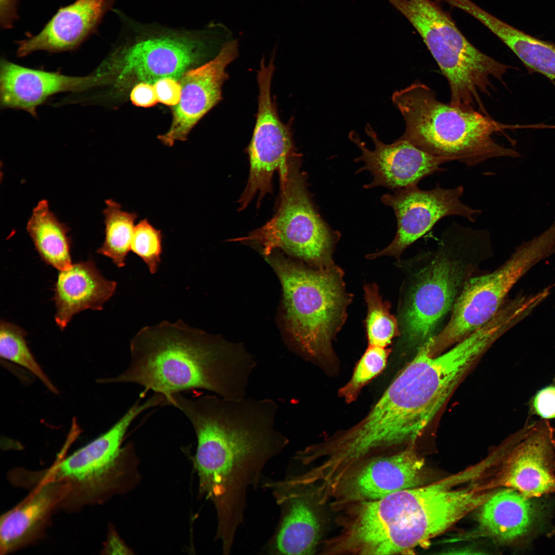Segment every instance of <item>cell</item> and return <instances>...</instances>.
<instances>
[{"label":"cell","instance_id":"6","mask_svg":"<svg viewBox=\"0 0 555 555\" xmlns=\"http://www.w3.org/2000/svg\"><path fill=\"white\" fill-rule=\"evenodd\" d=\"M117 12L122 22L121 42L95 72L111 94L163 78L179 80L213 47L224 42L218 23L198 30L178 29L142 24Z\"/></svg>","mask_w":555,"mask_h":555},{"label":"cell","instance_id":"35","mask_svg":"<svg viewBox=\"0 0 555 555\" xmlns=\"http://www.w3.org/2000/svg\"><path fill=\"white\" fill-rule=\"evenodd\" d=\"M106 553L108 554H127L128 549L120 540L117 535L114 533H111L106 541V545L103 549Z\"/></svg>","mask_w":555,"mask_h":555},{"label":"cell","instance_id":"22","mask_svg":"<svg viewBox=\"0 0 555 555\" xmlns=\"http://www.w3.org/2000/svg\"><path fill=\"white\" fill-rule=\"evenodd\" d=\"M117 284L105 278L91 260L60 271L53 300L55 322L63 330L75 314L86 309L100 310L115 293Z\"/></svg>","mask_w":555,"mask_h":555},{"label":"cell","instance_id":"21","mask_svg":"<svg viewBox=\"0 0 555 555\" xmlns=\"http://www.w3.org/2000/svg\"><path fill=\"white\" fill-rule=\"evenodd\" d=\"M113 3L114 0H76L61 8L38 33L17 42V56L77 48L96 31Z\"/></svg>","mask_w":555,"mask_h":555},{"label":"cell","instance_id":"16","mask_svg":"<svg viewBox=\"0 0 555 555\" xmlns=\"http://www.w3.org/2000/svg\"><path fill=\"white\" fill-rule=\"evenodd\" d=\"M237 54L238 43L232 39L210 61L183 74L179 80L180 100L173 106L171 124L158 137L163 144L172 146L177 141L186 140L193 127L221 100L226 68Z\"/></svg>","mask_w":555,"mask_h":555},{"label":"cell","instance_id":"11","mask_svg":"<svg viewBox=\"0 0 555 555\" xmlns=\"http://www.w3.org/2000/svg\"><path fill=\"white\" fill-rule=\"evenodd\" d=\"M142 412L141 405L134 404L106 432L49 468L37 470L38 479L65 483L67 499L78 507L102 503L113 486L124 435Z\"/></svg>","mask_w":555,"mask_h":555},{"label":"cell","instance_id":"12","mask_svg":"<svg viewBox=\"0 0 555 555\" xmlns=\"http://www.w3.org/2000/svg\"><path fill=\"white\" fill-rule=\"evenodd\" d=\"M274 70L272 60L261 62L257 75L258 109L250 143L247 147L249 175L238 202V210L246 208L257 194V206L272 191V179L275 171L287 166L290 158L297 153L288 124L280 119L271 96V81Z\"/></svg>","mask_w":555,"mask_h":555},{"label":"cell","instance_id":"20","mask_svg":"<svg viewBox=\"0 0 555 555\" xmlns=\"http://www.w3.org/2000/svg\"><path fill=\"white\" fill-rule=\"evenodd\" d=\"M21 502L4 513L0 520V553H13L43 539L53 514L60 510L68 492L58 480L41 482Z\"/></svg>","mask_w":555,"mask_h":555},{"label":"cell","instance_id":"27","mask_svg":"<svg viewBox=\"0 0 555 555\" xmlns=\"http://www.w3.org/2000/svg\"><path fill=\"white\" fill-rule=\"evenodd\" d=\"M364 291L367 306L365 325L369 345L386 347L400 335L397 319L390 313V303L383 301L376 284H366Z\"/></svg>","mask_w":555,"mask_h":555},{"label":"cell","instance_id":"9","mask_svg":"<svg viewBox=\"0 0 555 555\" xmlns=\"http://www.w3.org/2000/svg\"><path fill=\"white\" fill-rule=\"evenodd\" d=\"M300 158L298 153L291 157L286 169L279 173L280 194L272 218L234 240L260 246L266 256L280 249L324 268L334 264L332 255L340 234L327 225L313 204Z\"/></svg>","mask_w":555,"mask_h":555},{"label":"cell","instance_id":"10","mask_svg":"<svg viewBox=\"0 0 555 555\" xmlns=\"http://www.w3.org/2000/svg\"><path fill=\"white\" fill-rule=\"evenodd\" d=\"M549 256L547 249L534 240L519 248L493 271L471 278L457 298L448 322L428 342L430 353L436 355L443 352L488 322L518 281Z\"/></svg>","mask_w":555,"mask_h":555},{"label":"cell","instance_id":"25","mask_svg":"<svg viewBox=\"0 0 555 555\" xmlns=\"http://www.w3.org/2000/svg\"><path fill=\"white\" fill-rule=\"evenodd\" d=\"M483 24L530 69L555 80V45L541 40L488 14Z\"/></svg>","mask_w":555,"mask_h":555},{"label":"cell","instance_id":"13","mask_svg":"<svg viewBox=\"0 0 555 555\" xmlns=\"http://www.w3.org/2000/svg\"><path fill=\"white\" fill-rule=\"evenodd\" d=\"M464 193L461 186L448 189L437 185L432 189L424 190L415 185L383 195L381 202L391 207L396 216L397 232L387 247L367 255V258L389 256L399 258L408 247L447 216H459L474 223L482 211L462 202L460 199Z\"/></svg>","mask_w":555,"mask_h":555},{"label":"cell","instance_id":"23","mask_svg":"<svg viewBox=\"0 0 555 555\" xmlns=\"http://www.w3.org/2000/svg\"><path fill=\"white\" fill-rule=\"evenodd\" d=\"M535 498L511 488H497L480 506V529L503 543L523 538L532 529L540 516Z\"/></svg>","mask_w":555,"mask_h":555},{"label":"cell","instance_id":"7","mask_svg":"<svg viewBox=\"0 0 555 555\" xmlns=\"http://www.w3.org/2000/svg\"><path fill=\"white\" fill-rule=\"evenodd\" d=\"M282 286L284 320L291 342L316 362L334 358L332 341L346 318L351 297L335 264L309 269L276 254L266 256Z\"/></svg>","mask_w":555,"mask_h":555},{"label":"cell","instance_id":"33","mask_svg":"<svg viewBox=\"0 0 555 555\" xmlns=\"http://www.w3.org/2000/svg\"><path fill=\"white\" fill-rule=\"evenodd\" d=\"M130 96L133 104L139 107H149L159 102L154 84H136L132 88Z\"/></svg>","mask_w":555,"mask_h":555},{"label":"cell","instance_id":"18","mask_svg":"<svg viewBox=\"0 0 555 555\" xmlns=\"http://www.w3.org/2000/svg\"><path fill=\"white\" fill-rule=\"evenodd\" d=\"M94 72L76 77L22 66L2 58L0 63V105L37 115V108L54 95L80 92L101 87Z\"/></svg>","mask_w":555,"mask_h":555},{"label":"cell","instance_id":"34","mask_svg":"<svg viewBox=\"0 0 555 555\" xmlns=\"http://www.w3.org/2000/svg\"><path fill=\"white\" fill-rule=\"evenodd\" d=\"M17 0H0V23L4 29L12 27L17 19Z\"/></svg>","mask_w":555,"mask_h":555},{"label":"cell","instance_id":"30","mask_svg":"<svg viewBox=\"0 0 555 555\" xmlns=\"http://www.w3.org/2000/svg\"><path fill=\"white\" fill-rule=\"evenodd\" d=\"M162 234L146 218L135 226L131 250L146 265L150 272L155 274L161 263L162 252Z\"/></svg>","mask_w":555,"mask_h":555},{"label":"cell","instance_id":"19","mask_svg":"<svg viewBox=\"0 0 555 555\" xmlns=\"http://www.w3.org/2000/svg\"><path fill=\"white\" fill-rule=\"evenodd\" d=\"M423 466V458L410 446L399 453L371 459L351 473L337 490L345 503L379 499L419 486Z\"/></svg>","mask_w":555,"mask_h":555},{"label":"cell","instance_id":"4","mask_svg":"<svg viewBox=\"0 0 555 555\" xmlns=\"http://www.w3.org/2000/svg\"><path fill=\"white\" fill-rule=\"evenodd\" d=\"M492 255L488 230L453 221L436 247L408 260L397 320L409 347L416 351L442 329L466 283Z\"/></svg>","mask_w":555,"mask_h":555},{"label":"cell","instance_id":"1","mask_svg":"<svg viewBox=\"0 0 555 555\" xmlns=\"http://www.w3.org/2000/svg\"><path fill=\"white\" fill-rule=\"evenodd\" d=\"M184 415L197 437L200 490L215 507L217 538L229 554L244 521L249 489L289 440L275 427V410L258 399L212 397L190 405Z\"/></svg>","mask_w":555,"mask_h":555},{"label":"cell","instance_id":"14","mask_svg":"<svg viewBox=\"0 0 555 555\" xmlns=\"http://www.w3.org/2000/svg\"><path fill=\"white\" fill-rule=\"evenodd\" d=\"M554 431L548 420L529 416L524 427L509 438L497 486L534 498L554 493Z\"/></svg>","mask_w":555,"mask_h":555},{"label":"cell","instance_id":"17","mask_svg":"<svg viewBox=\"0 0 555 555\" xmlns=\"http://www.w3.org/2000/svg\"><path fill=\"white\" fill-rule=\"evenodd\" d=\"M272 487L281 514L268 551L280 554H312L321 536V525L314 508L318 501L299 475L268 485Z\"/></svg>","mask_w":555,"mask_h":555},{"label":"cell","instance_id":"32","mask_svg":"<svg viewBox=\"0 0 555 555\" xmlns=\"http://www.w3.org/2000/svg\"><path fill=\"white\" fill-rule=\"evenodd\" d=\"M159 102L175 106L180 100L181 88L179 80L163 78L154 83Z\"/></svg>","mask_w":555,"mask_h":555},{"label":"cell","instance_id":"8","mask_svg":"<svg viewBox=\"0 0 555 555\" xmlns=\"http://www.w3.org/2000/svg\"><path fill=\"white\" fill-rule=\"evenodd\" d=\"M422 39L448 83L449 104L462 110L485 112L482 95L489 96L493 78L502 81L509 66L482 52L432 0H391Z\"/></svg>","mask_w":555,"mask_h":555},{"label":"cell","instance_id":"26","mask_svg":"<svg viewBox=\"0 0 555 555\" xmlns=\"http://www.w3.org/2000/svg\"><path fill=\"white\" fill-rule=\"evenodd\" d=\"M105 202L106 207L103 211L105 238L97 252L110 258L118 268H122L131 251L138 215L123 210L121 205L112 199H108Z\"/></svg>","mask_w":555,"mask_h":555},{"label":"cell","instance_id":"2","mask_svg":"<svg viewBox=\"0 0 555 555\" xmlns=\"http://www.w3.org/2000/svg\"><path fill=\"white\" fill-rule=\"evenodd\" d=\"M127 368L100 383H132L171 396L195 389L221 397L246 396L257 362L239 344L228 343L181 320L145 326L132 339Z\"/></svg>","mask_w":555,"mask_h":555},{"label":"cell","instance_id":"24","mask_svg":"<svg viewBox=\"0 0 555 555\" xmlns=\"http://www.w3.org/2000/svg\"><path fill=\"white\" fill-rule=\"evenodd\" d=\"M26 230L45 263L59 271L71 266L69 228L51 211L47 200L39 201L33 208Z\"/></svg>","mask_w":555,"mask_h":555},{"label":"cell","instance_id":"29","mask_svg":"<svg viewBox=\"0 0 555 555\" xmlns=\"http://www.w3.org/2000/svg\"><path fill=\"white\" fill-rule=\"evenodd\" d=\"M390 350L386 347L369 345L359 360L349 381L339 391L348 403L354 401L362 388L385 368Z\"/></svg>","mask_w":555,"mask_h":555},{"label":"cell","instance_id":"3","mask_svg":"<svg viewBox=\"0 0 555 555\" xmlns=\"http://www.w3.org/2000/svg\"><path fill=\"white\" fill-rule=\"evenodd\" d=\"M495 342L481 327L436 355L420 347L364 418L367 431L390 446L415 441Z\"/></svg>","mask_w":555,"mask_h":555},{"label":"cell","instance_id":"15","mask_svg":"<svg viewBox=\"0 0 555 555\" xmlns=\"http://www.w3.org/2000/svg\"><path fill=\"white\" fill-rule=\"evenodd\" d=\"M365 130L374 145L373 150L367 147L355 131L348 135L361 153L354 161L364 163L357 173L366 171L373 177L369 183L364 186L365 189L381 186L394 191L417 185L425 177L443 171L440 167L442 164L451 161L429 154L399 138L392 143L386 144L379 139L369 124H366Z\"/></svg>","mask_w":555,"mask_h":555},{"label":"cell","instance_id":"28","mask_svg":"<svg viewBox=\"0 0 555 555\" xmlns=\"http://www.w3.org/2000/svg\"><path fill=\"white\" fill-rule=\"evenodd\" d=\"M26 331L20 326L1 320L0 355L2 358L13 362L29 371L51 392L58 391L45 374L31 352L25 338Z\"/></svg>","mask_w":555,"mask_h":555},{"label":"cell","instance_id":"5","mask_svg":"<svg viewBox=\"0 0 555 555\" xmlns=\"http://www.w3.org/2000/svg\"><path fill=\"white\" fill-rule=\"evenodd\" d=\"M392 100L405 122L399 138L431 155L476 166L495 157H516L515 151L493 139L494 134L519 128L489 114L462 110L439 101L434 90L416 81L395 91Z\"/></svg>","mask_w":555,"mask_h":555},{"label":"cell","instance_id":"31","mask_svg":"<svg viewBox=\"0 0 555 555\" xmlns=\"http://www.w3.org/2000/svg\"><path fill=\"white\" fill-rule=\"evenodd\" d=\"M529 416L541 419H555V378L552 382L537 391L528 401Z\"/></svg>","mask_w":555,"mask_h":555}]
</instances>
